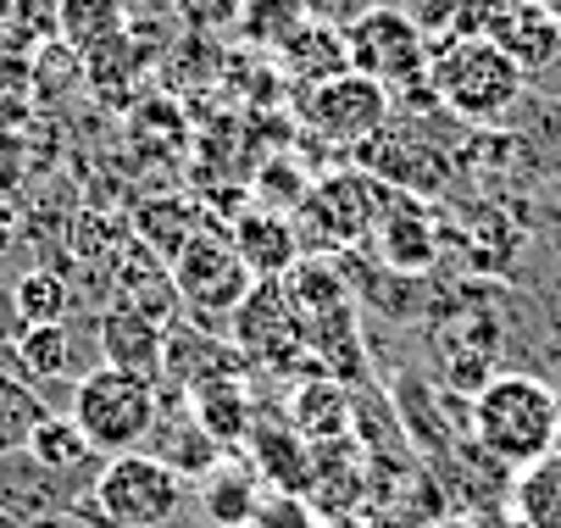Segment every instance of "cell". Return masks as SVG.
<instances>
[{
	"label": "cell",
	"mask_w": 561,
	"mask_h": 528,
	"mask_svg": "<svg viewBox=\"0 0 561 528\" xmlns=\"http://www.w3.org/2000/svg\"><path fill=\"white\" fill-rule=\"evenodd\" d=\"M472 439L501 468H534L561 450V395L534 372H495L472 395Z\"/></svg>",
	"instance_id": "6da1fadb"
},
{
	"label": "cell",
	"mask_w": 561,
	"mask_h": 528,
	"mask_svg": "<svg viewBox=\"0 0 561 528\" xmlns=\"http://www.w3.org/2000/svg\"><path fill=\"white\" fill-rule=\"evenodd\" d=\"M523 79L528 72L484 34H456L428 50V84H434L439 106L478 128L501 123L523 101Z\"/></svg>",
	"instance_id": "7a4b0ae2"
},
{
	"label": "cell",
	"mask_w": 561,
	"mask_h": 528,
	"mask_svg": "<svg viewBox=\"0 0 561 528\" xmlns=\"http://www.w3.org/2000/svg\"><path fill=\"white\" fill-rule=\"evenodd\" d=\"M67 417L90 439L95 457L112 462V457H128V450H145L156 417H162V390H156V379H145V372L90 367V372H78Z\"/></svg>",
	"instance_id": "3957f363"
},
{
	"label": "cell",
	"mask_w": 561,
	"mask_h": 528,
	"mask_svg": "<svg viewBox=\"0 0 561 528\" xmlns=\"http://www.w3.org/2000/svg\"><path fill=\"white\" fill-rule=\"evenodd\" d=\"M184 506V479L168 473L150 450L101 462L95 484L78 495V517H95L101 528H168Z\"/></svg>",
	"instance_id": "277c9868"
},
{
	"label": "cell",
	"mask_w": 561,
	"mask_h": 528,
	"mask_svg": "<svg viewBox=\"0 0 561 528\" xmlns=\"http://www.w3.org/2000/svg\"><path fill=\"white\" fill-rule=\"evenodd\" d=\"M389 200H394V190H383L362 168L329 173V179H317L311 195L300 200V229L295 234L311 245V256L362 245V240L378 234V217L389 211Z\"/></svg>",
	"instance_id": "5b68a950"
},
{
	"label": "cell",
	"mask_w": 561,
	"mask_h": 528,
	"mask_svg": "<svg viewBox=\"0 0 561 528\" xmlns=\"http://www.w3.org/2000/svg\"><path fill=\"white\" fill-rule=\"evenodd\" d=\"M345 45H351V72L383 84L389 95L428 79V50L434 45L407 18V7H367L362 18L345 23Z\"/></svg>",
	"instance_id": "8992f818"
},
{
	"label": "cell",
	"mask_w": 561,
	"mask_h": 528,
	"mask_svg": "<svg viewBox=\"0 0 561 528\" xmlns=\"http://www.w3.org/2000/svg\"><path fill=\"white\" fill-rule=\"evenodd\" d=\"M251 273H245V262L233 256V240L228 234H211V229H201L184 251H179V262H173V289H179V300L201 318V323H217V318H233L239 312V300L251 295Z\"/></svg>",
	"instance_id": "52a82bcc"
},
{
	"label": "cell",
	"mask_w": 561,
	"mask_h": 528,
	"mask_svg": "<svg viewBox=\"0 0 561 528\" xmlns=\"http://www.w3.org/2000/svg\"><path fill=\"white\" fill-rule=\"evenodd\" d=\"M389 90L362 79V72H340V79L329 84H317V90H300V123L317 134V139H329V145H367L383 123H389Z\"/></svg>",
	"instance_id": "ba28073f"
},
{
	"label": "cell",
	"mask_w": 561,
	"mask_h": 528,
	"mask_svg": "<svg viewBox=\"0 0 561 528\" xmlns=\"http://www.w3.org/2000/svg\"><path fill=\"white\" fill-rule=\"evenodd\" d=\"M356 162H362L367 179H378L394 195H412V200H428V195H439L450 184V157L445 150L428 134H417V128H400L394 117L367 145H356Z\"/></svg>",
	"instance_id": "9c48e42d"
},
{
	"label": "cell",
	"mask_w": 561,
	"mask_h": 528,
	"mask_svg": "<svg viewBox=\"0 0 561 528\" xmlns=\"http://www.w3.org/2000/svg\"><path fill=\"white\" fill-rule=\"evenodd\" d=\"M233 340L245 356L267 361V367H289V361H306L311 372H323L306 351V318L295 312V300L284 289V278H267V284H251V295L239 300L233 312Z\"/></svg>",
	"instance_id": "30bf717a"
},
{
	"label": "cell",
	"mask_w": 561,
	"mask_h": 528,
	"mask_svg": "<svg viewBox=\"0 0 561 528\" xmlns=\"http://www.w3.org/2000/svg\"><path fill=\"white\" fill-rule=\"evenodd\" d=\"M95 345H101V367L145 372V379H156L168 361V329L134 307H106L95 323Z\"/></svg>",
	"instance_id": "8fae6325"
},
{
	"label": "cell",
	"mask_w": 561,
	"mask_h": 528,
	"mask_svg": "<svg viewBox=\"0 0 561 528\" xmlns=\"http://www.w3.org/2000/svg\"><path fill=\"white\" fill-rule=\"evenodd\" d=\"M278 72L300 90H317L340 79V72H351V45H345V28L340 23H323V18H306L284 45H278Z\"/></svg>",
	"instance_id": "7c38bea8"
},
{
	"label": "cell",
	"mask_w": 561,
	"mask_h": 528,
	"mask_svg": "<svg viewBox=\"0 0 561 528\" xmlns=\"http://www.w3.org/2000/svg\"><path fill=\"white\" fill-rule=\"evenodd\" d=\"M228 240H233V256L245 262V273H251L256 284L284 278V273L300 262V234H295V222L278 217V211H262V206L239 211L233 229H228Z\"/></svg>",
	"instance_id": "4fadbf2b"
},
{
	"label": "cell",
	"mask_w": 561,
	"mask_h": 528,
	"mask_svg": "<svg viewBox=\"0 0 561 528\" xmlns=\"http://www.w3.org/2000/svg\"><path fill=\"white\" fill-rule=\"evenodd\" d=\"M23 457L45 473V479H56L67 495L78 490V484H95V450H90V439L84 434H78V423L72 417H61V412H50L34 434H28V445H23Z\"/></svg>",
	"instance_id": "5bb4252c"
},
{
	"label": "cell",
	"mask_w": 561,
	"mask_h": 528,
	"mask_svg": "<svg viewBox=\"0 0 561 528\" xmlns=\"http://www.w3.org/2000/svg\"><path fill=\"white\" fill-rule=\"evenodd\" d=\"M256 479L273 495H306L311 501V479H317V445H306L289 423L278 428H251V457Z\"/></svg>",
	"instance_id": "9a60e30c"
},
{
	"label": "cell",
	"mask_w": 561,
	"mask_h": 528,
	"mask_svg": "<svg viewBox=\"0 0 561 528\" xmlns=\"http://www.w3.org/2000/svg\"><path fill=\"white\" fill-rule=\"evenodd\" d=\"M145 450H150V457L162 462L168 473H179L184 484H190V479L201 484V479L222 462V445L195 423V412H190V406H184V412H168V406H162V417H156V428H150Z\"/></svg>",
	"instance_id": "2e32d148"
},
{
	"label": "cell",
	"mask_w": 561,
	"mask_h": 528,
	"mask_svg": "<svg viewBox=\"0 0 561 528\" xmlns=\"http://www.w3.org/2000/svg\"><path fill=\"white\" fill-rule=\"evenodd\" d=\"M378 251H383V262L389 267H400V273H423L434 256H439V229H434V217H428V206L423 200H412V195H394L389 200V211L378 217Z\"/></svg>",
	"instance_id": "e0dca14e"
},
{
	"label": "cell",
	"mask_w": 561,
	"mask_h": 528,
	"mask_svg": "<svg viewBox=\"0 0 561 528\" xmlns=\"http://www.w3.org/2000/svg\"><path fill=\"white\" fill-rule=\"evenodd\" d=\"M495 12H501V18H490L478 34L495 39L523 72H528V67H545V61L556 56V45H561V23H556L550 12H539L534 0H501Z\"/></svg>",
	"instance_id": "ac0fdd59"
},
{
	"label": "cell",
	"mask_w": 561,
	"mask_h": 528,
	"mask_svg": "<svg viewBox=\"0 0 561 528\" xmlns=\"http://www.w3.org/2000/svg\"><path fill=\"white\" fill-rule=\"evenodd\" d=\"M190 412H195V423L228 450V445H239V439H251V428H256V417H251V390H245V379L239 372H217V379H201V384H190V401H184Z\"/></svg>",
	"instance_id": "d6986e66"
},
{
	"label": "cell",
	"mask_w": 561,
	"mask_h": 528,
	"mask_svg": "<svg viewBox=\"0 0 561 528\" xmlns=\"http://www.w3.org/2000/svg\"><path fill=\"white\" fill-rule=\"evenodd\" d=\"M267 501V484L256 479V468L245 457H222L206 479H201V512L217 528H251L256 506Z\"/></svg>",
	"instance_id": "ffe728a7"
},
{
	"label": "cell",
	"mask_w": 561,
	"mask_h": 528,
	"mask_svg": "<svg viewBox=\"0 0 561 528\" xmlns=\"http://www.w3.org/2000/svg\"><path fill=\"white\" fill-rule=\"evenodd\" d=\"M289 428L306 439V445H334L351 434V395L340 379H329V372H317V379H306L295 395H289Z\"/></svg>",
	"instance_id": "44dd1931"
},
{
	"label": "cell",
	"mask_w": 561,
	"mask_h": 528,
	"mask_svg": "<svg viewBox=\"0 0 561 528\" xmlns=\"http://www.w3.org/2000/svg\"><path fill=\"white\" fill-rule=\"evenodd\" d=\"M284 289H289L295 312H300L306 323L334 318V312L351 307V284H345V267H340L334 256H300V262L284 273Z\"/></svg>",
	"instance_id": "7402d4cb"
},
{
	"label": "cell",
	"mask_w": 561,
	"mask_h": 528,
	"mask_svg": "<svg viewBox=\"0 0 561 528\" xmlns=\"http://www.w3.org/2000/svg\"><path fill=\"white\" fill-rule=\"evenodd\" d=\"M128 34V0H61V18H56V39L84 61L90 50L112 45Z\"/></svg>",
	"instance_id": "603a6c76"
},
{
	"label": "cell",
	"mask_w": 561,
	"mask_h": 528,
	"mask_svg": "<svg viewBox=\"0 0 561 528\" xmlns=\"http://www.w3.org/2000/svg\"><path fill=\"white\" fill-rule=\"evenodd\" d=\"M72 495L56 484V479H45L23 450L18 457H0V512L7 517H18V523H34V517H45V512H61Z\"/></svg>",
	"instance_id": "cb8c5ba5"
},
{
	"label": "cell",
	"mask_w": 561,
	"mask_h": 528,
	"mask_svg": "<svg viewBox=\"0 0 561 528\" xmlns=\"http://www.w3.org/2000/svg\"><path fill=\"white\" fill-rule=\"evenodd\" d=\"M139 72H145V50H139L128 34L84 56V84H90L106 106H134V84H139Z\"/></svg>",
	"instance_id": "d4e9b609"
},
{
	"label": "cell",
	"mask_w": 561,
	"mask_h": 528,
	"mask_svg": "<svg viewBox=\"0 0 561 528\" xmlns=\"http://www.w3.org/2000/svg\"><path fill=\"white\" fill-rule=\"evenodd\" d=\"M134 229H139V245H145L150 256H162V262L173 267L179 251L201 234V211H195L190 200H150V206H139Z\"/></svg>",
	"instance_id": "484cf974"
},
{
	"label": "cell",
	"mask_w": 561,
	"mask_h": 528,
	"mask_svg": "<svg viewBox=\"0 0 561 528\" xmlns=\"http://www.w3.org/2000/svg\"><path fill=\"white\" fill-rule=\"evenodd\" d=\"M12 356L28 379H78L72 372V329L67 323H34V329H18L12 340Z\"/></svg>",
	"instance_id": "4316f807"
},
{
	"label": "cell",
	"mask_w": 561,
	"mask_h": 528,
	"mask_svg": "<svg viewBox=\"0 0 561 528\" xmlns=\"http://www.w3.org/2000/svg\"><path fill=\"white\" fill-rule=\"evenodd\" d=\"M67 312H72V284L56 267H28L12 284V318L23 329H34V323H67Z\"/></svg>",
	"instance_id": "83f0119b"
},
{
	"label": "cell",
	"mask_w": 561,
	"mask_h": 528,
	"mask_svg": "<svg viewBox=\"0 0 561 528\" xmlns=\"http://www.w3.org/2000/svg\"><path fill=\"white\" fill-rule=\"evenodd\" d=\"M512 506H517L523 528H561V450L517 473Z\"/></svg>",
	"instance_id": "f1b7e54d"
},
{
	"label": "cell",
	"mask_w": 561,
	"mask_h": 528,
	"mask_svg": "<svg viewBox=\"0 0 561 528\" xmlns=\"http://www.w3.org/2000/svg\"><path fill=\"white\" fill-rule=\"evenodd\" d=\"M50 417V406L34 395V384L12 379V372H0V457H18L28 445V434Z\"/></svg>",
	"instance_id": "f546056e"
},
{
	"label": "cell",
	"mask_w": 561,
	"mask_h": 528,
	"mask_svg": "<svg viewBox=\"0 0 561 528\" xmlns=\"http://www.w3.org/2000/svg\"><path fill=\"white\" fill-rule=\"evenodd\" d=\"M306 23V0H245V12H239V34H245L251 45H284L295 28Z\"/></svg>",
	"instance_id": "4dcf8cb0"
},
{
	"label": "cell",
	"mask_w": 561,
	"mask_h": 528,
	"mask_svg": "<svg viewBox=\"0 0 561 528\" xmlns=\"http://www.w3.org/2000/svg\"><path fill=\"white\" fill-rule=\"evenodd\" d=\"M262 211H278L284 217V206H300L306 195H311V173L300 168V162H267V173H262Z\"/></svg>",
	"instance_id": "1f68e13d"
},
{
	"label": "cell",
	"mask_w": 561,
	"mask_h": 528,
	"mask_svg": "<svg viewBox=\"0 0 561 528\" xmlns=\"http://www.w3.org/2000/svg\"><path fill=\"white\" fill-rule=\"evenodd\" d=\"M56 18H61V0H0V23L23 34L28 45L56 34Z\"/></svg>",
	"instance_id": "d6a6232c"
},
{
	"label": "cell",
	"mask_w": 561,
	"mask_h": 528,
	"mask_svg": "<svg viewBox=\"0 0 561 528\" xmlns=\"http://www.w3.org/2000/svg\"><path fill=\"white\" fill-rule=\"evenodd\" d=\"M251 528H323V523H317V506L306 495H273L267 490V501L256 506Z\"/></svg>",
	"instance_id": "836d02e7"
},
{
	"label": "cell",
	"mask_w": 561,
	"mask_h": 528,
	"mask_svg": "<svg viewBox=\"0 0 561 528\" xmlns=\"http://www.w3.org/2000/svg\"><path fill=\"white\" fill-rule=\"evenodd\" d=\"M173 12L195 28V34H217V28H233L245 0H173Z\"/></svg>",
	"instance_id": "e575fe53"
},
{
	"label": "cell",
	"mask_w": 561,
	"mask_h": 528,
	"mask_svg": "<svg viewBox=\"0 0 561 528\" xmlns=\"http://www.w3.org/2000/svg\"><path fill=\"white\" fill-rule=\"evenodd\" d=\"M28 179V139L18 128H0V200H12Z\"/></svg>",
	"instance_id": "d590c367"
},
{
	"label": "cell",
	"mask_w": 561,
	"mask_h": 528,
	"mask_svg": "<svg viewBox=\"0 0 561 528\" xmlns=\"http://www.w3.org/2000/svg\"><path fill=\"white\" fill-rule=\"evenodd\" d=\"M18 240H23V211L18 200H0V256H12Z\"/></svg>",
	"instance_id": "8d00e7d4"
},
{
	"label": "cell",
	"mask_w": 561,
	"mask_h": 528,
	"mask_svg": "<svg viewBox=\"0 0 561 528\" xmlns=\"http://www.w3.org/2000/svg\"><path fill=\"white\" fill-rule=\"evenodd\" d=\"M534 7H539V12H550V18L561 23V0H534Z\"/></svg>",
	"instance_id": "74e56055"
}]
</instances>
